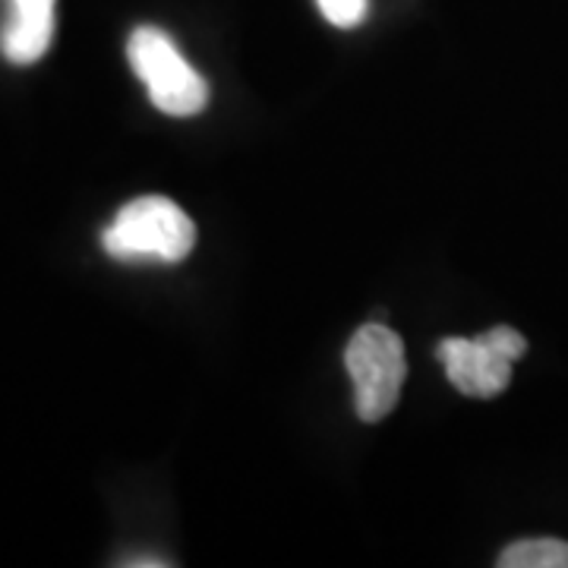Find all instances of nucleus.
Instances as JSON below:
<instances>
[{
    "mask_svg": "<svg viewBox=\"0 0 568 568\" xmlns=\"http://www.w3.org/2000/svg\"><path fill=\"white\" fill-rule=\"evenodd\" d=\"M196 244V227L181 205L164 196H140L118 212V219L102 231L108 256L123 263L159 260L181 263Z\"/></svg>",
    "mask_w": 568,
    "mask_h": 568,
    "instance_id": "obj_1",
    "label": "nucleus"
},
{
    "mask_svg": "<svg viewBox=\"0 0 568 568\" xmlns=\"http://www.w3.org/2000/svg\"><path fill=\"white\" fill-rule=\"evenodd\" d=\"M133 73L149 89L152 104L171 118H193L209 102V85L186 63L178 44L159 26H140L126 41Z\"/></svg>",
    "mask_w": 568,
    "mask_h": 568,
    "instance_id": "obj_2",
    "label": "nucleus"
},
{
    "mask_svg": "<svg viewBox=\"0 0 568 568\" xmlns=\"http://www.w3.org/2000/svg\"><path fill=\"white\" fill-rule=\"evenodd\" d=\"M345 366L354 383V407L366 424H379L398 405L407 379V357L402 338L379 323L354 332L347 342Z\"/></svg>",
    "mask_w": 568,
    "mask_h": 568,
    "instance_id": "obj_3",
    "label": "nucleus"
},
{
    "mask_svg": "<svg viewBox=\"0 0 568 568\" xmlns=\"http://www.w3.org/2000/svg\"><path fill=\"white\" fill-rule=\"evenodd\" d=\"M436 357L446 366L452 386L467 398H496L511 383V357H506L487 335L474 338H446L436 347Z\"/></svg>",
    "mask_w": 568,
    "mask_h": 568,
    "instance_id": "obj_4",
    "label": "nucleus"
},
{
    "mask_svg": "<svg viewBox=\"0 0 568 568\" xmlns=\"http://www.w3.org/2000/svg\"><path fill=\"white\" fill-rule=\"evenodd\" d=\"M54 41V0H10V20L0 32V51L17 67L36 63Z\"/></svg>",
    "mask_w": 568,
    "mask_h": 568,
    "instance_id": "obj_5",
    "label": "nucleus"
},
{
    "mask_svg": "<svg viewBox=\"0 0 568 568\" xmlns=\"http://www.w3.org/2000/svg\"><path fill=\"white\" fill-rule=\"evenodd\" d=\"M499 568H568V544L556 537H534L518 540L503 549L496 559Z\"/></svg>",
    "mask_w": 568,
    "mask_h": 568,
    "instance_id": "obj_6",
    "label": "nucleus"
},
{
    "mask_svg": "<svg viewBox=\"0 0 568 568\" xmlns=\"http://www.w3.org/2000/svg\"><path fill=\"white\" fill-rule=\"evenodd\" d=\"M323 17L338 29H351L361 26L366 17V0H316Z\"/></svg>",
    "mask_w": 568,
    "mask_h": 568,
    "instance_id": "obj_7",
    "label": "nucleus"
}]
</instances>
